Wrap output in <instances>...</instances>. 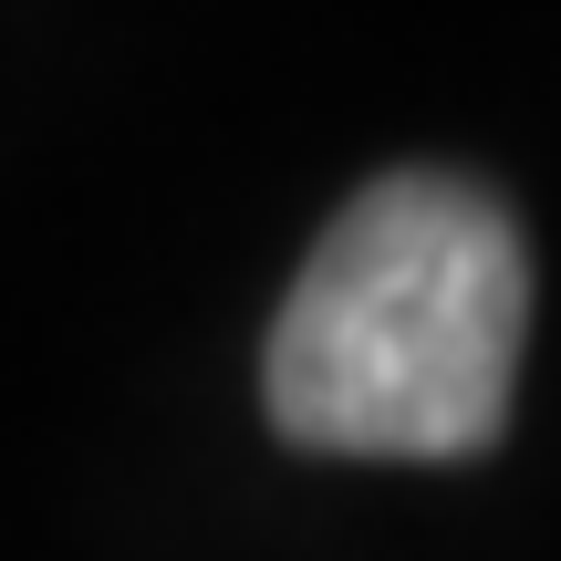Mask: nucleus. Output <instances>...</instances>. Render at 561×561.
<instances>
[{"mask_svg":"<svg viewBox=\"0 0 561 561\" xmlns=\"http://www.w3.org/2000/svg\"><path fill=\"white\" fill-rule=\"evenodd\" d=\"M530 343V240L500 187L385 167L322 219L261 343L271 437L301 458L468 468L500 447Z\"/></svg>","mask_w":561,"mask_h":561,"instance_id":"obj_1","label":"nucleus"}]
</instances>
